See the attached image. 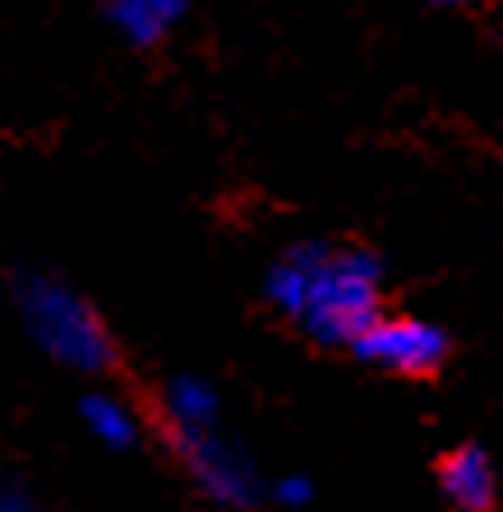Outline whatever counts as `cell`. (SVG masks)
<instances>
[{"label": "cell", "mask_w": 503, "mask_h": 512, "mask_svg": "<svg viewBox=\"0 0 503 512\" xmlns=\"http://www.w3.org/2000/svg\"><path fill=\"white\" fill-rule=\"evenodd\" d=\"M167 425L171 429H213L217 425V393L204 379H171L167 383Z\"/></svg>", "instance_id": "cell-8"}, {"label": "cell", "mask_w": 503, "mask_h": 512, "mask_svg": "<svg viewBox=\"0 0 503 512\" xmlns=\"http://www.w3.org/2000/svg\"><path fill=\"white\" fill-rule=\"evenodd\" d=\"M14 305H19L28 337L51 360H60V365H70L79 374H97L111 365L116 351H111L107 323L97 319V310L70 282H60L51 273H24L14 282Z\"/></svg>", "instance_id": "cell-2"}, {"label": "cell", "mask_w": 503, "mask_h": 512, "mask_svg": "<svg viewBox=\"0 0 503 512\" xmlns=\"http://www.w3.org/2000/svg\"><path fill=\"white\" fill-rule=\"evenodd\" d=\"M0 512H37L19 485H0Z\"/></svg>", "instance_id": "cell-10"}, {"label": "cell", "mask_w": 503, "mask_h": 512, "mask_svg": "<svg viewBox=\"0 0 503 512\" xmlns=\"http://www.w3.org/2000/svg\"><path fill=\"white\" fill-rule=\"evenodd\" d=\"M273 499L277 503H287V508H305V503L314 499V485L305 476H282L273 485Z\"/></svg>", "instance_id": "cell-9"}, {"label": "cell", "mask_w": 503, "mask_h": 512, "mask_svg": "<svg viewBox=\"0 0 503 512\" xmlns=\"http://www.w3.org/2000/svg\"><path fill=\"white\" fill-rule=\"evenodd\" d=\"M116 33L134 47H157L185 14V0H107Z\"/></svg>", "instance_id": "cell-6"}, {"label": "cell", "mask_w": 503, "mask_h": 512, "mask_svg": "<svg viewBox=\"0 0 503 512\" xmlns=\"http://www.w3.org/2000/svg\"><path fill=\"white\" fill-rule=\"evenodd\" d=\"M439 485H444V494L462 512H485L494 503L499 480H494V462H490V457L467 443V448H453V453L439 462Z\"/></svg>", "instance_id": "cell-5"}, {"label": "cell", "mask_w": 503, "mask_h": 512, "mask_svg": "<svg viewBox=\"0 0 503 512\" xmlns=\"http://www.w3.org/2000/svg\"><path fill=\"white\" fill-rule=\"evenodd\" d=\"M365 365H379L388 374H430L448 356V333L430 319L411 314H379L351 346Z\"/></svg>", "instance_id": "cell-4"}, {"label": "cell", "mask_w": 503, "mask_h": 512, "mask_svg": "<svg viewBox=\"0 0 503 512\" xmlns=\"http://www.w3.org/2000/svg\"><path fill=\"white\" fill-rule=\"evenodd\" d=\"M268 300L314 342L356 346L384 314V268L370 250L296 245L268 268Z\"/></svg>", "instance_id": "cell-1"}, {"label": "cell", "mask_w": 503, "mask_h": 512, "mask_svg": "<svg viewBox=\"0 0 503 512\" xmlns=\"http://www.w3.org/2000/svg\"><path fill=\"white\" fill-rule=\"evenodd\" d=\"M79 416H84L88 434H93L97 443H107V448H134V439H139L134 411L111 393H88L84 402H79Z\"/></svg>", "instance_id": "cell-7"}, {"label": "cell", "mask_w": 503, "mask_h": 512, "mask_svg": "<svg viewBox=\"0 0 503 512\" xmlns=\"http://www.w3.org/2000/svg\"><path fill=\"white\" fill-rule=\"evenodd\" d=\"M430 5H471V0H430Z\"/></svg>", "instance_id": "cell-11"}, {"label": "cell", "mask_w": 503, "mask_h": 512, "mask_svg": "<svg viewBox=\"0 0 503 512\" xmlns=\"http://www.w3.org/2000/svg\"><path fill=\"white\" fill-rule=\"evenodd\" d=\"M171 448L194 476V485L204 489L222 508H254L264 494V480L254 471L250 453L222 434V429H171Z\"/></svg>", "instance_id": "cell-3"}]
</instances>
